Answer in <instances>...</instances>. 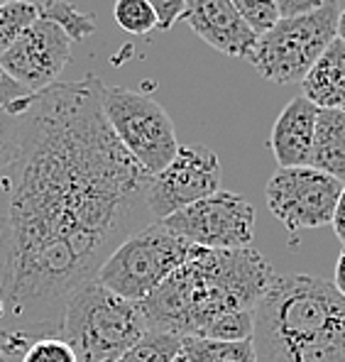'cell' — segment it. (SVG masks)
Masks as SVG:
<instances>
[{"label":"cell","instance_id":"1","mask_svg":"<svg viewBox=\"0 0 345 362\" xmlns=\"http://www.w3.org/2000/svg\"><path fill=\"white\" fill-rule=\"evenodd\" d=\"M105 83L88 74L10 105L0 174V331L59 338L66 303L103 262L152 226V177L113 132Z\"/></svg>","mask_w":345,"mask_h":362},{"label":"cell","instance_id":"2","mask_svg":"<svg viewBox=\"0 0 345 362\" xmlns=\"http://www.w3.org/2000/svg\"><path fill=\"white\" fill-rule=\"evenodd\" d=\"M274 276L272 264L255 247L201 250L137 306L150 331L177 338L247 340L255 306Z\"/></svg>","mask_w":345,"mask_h":362},{"label":"cell","instance_id":"3","mask_svg":"<svg viewBox=\"0 0 345 362\" xmlns=\"http://www.w3.org/2000/svg\"><path fill=\"white\" fill-rule=\"evenodd\" d=\"M147 331L137 303L93 279L69 299L59 338L74 350L76 362H115Z\"/></svg>","mask_w":345,"mask_h":362},{"label":"cell","instance_id":"4","mask_svg":"<svg viewBox=\"0 0 345 362\" xmlns=\"http://www.w3.org/2000/svg\"><path fill=\"white\" fill-rule=\"evenodd\" d=\"M201 250L157 221L127 238L103 262L95 281L127 301L140 303Z\"/></svg>","mask_w":345,"mask_h":362},{"label":"cell","instance_id":"5","mask_svg":"<svg viewBox=\"0 0 345 362\" xmlns=\"http://www.w3.org/2000/svg\"><path fill=\"white\" fill-rule=\"evenodd\" d=\"M338 18H341L338 0H331L316 13L279 18L272 30L257 37V45L247 62L264 81L274 86L304 81L318 57L338 37Z\"/></svg>","mask_w":345,"mask_h":362},{"label":"cell","instance_id":"6","mask_svg":"<svg viewBox=\"0 0 345 362\" xmlns=\"http://www.w3.org/2000/svg\"><path fill=\"white\" fill-rule=\"evenodd\" d=\"M103 110L123 147L150 177L159 174L177 157L182 145L177 142L174 122L150 95L123 86H105Z\"/></svg>","mask_w":345,"mask_h":362},{"label":"cell","instance_id":"7","mask_svg":"<svg viewBox=\"0 0 345 362\" xmlns=\"http://www.w3.org/2000/svg\"><path fill=\"white\" fill-rule=\"evenodd\" d=\"M159 223L174 235L204 250L252 247L255 238L252 204L233 191H216L209 199L196 201Z\"/></svg>","mask_w":345,"mask_h":362},{"label":"cell","instance_id":"8","mask_svg":"<svg viewBox=\"0 0 345 362\" xmlns=\"http://www.w3.org/2000/svg\"><path fill=\"white\" fill-rule=\"evenodd\" d=\"M343 186L314 167H279L267 181L264 196L272 216L294 235L331 226Z\"/></svg>","mask_w":345,"mask_h":362},{"label":"cell","instance_id":"9","mask_svg":"<svg viewBox=\"0 0 345 362\" xmlns=\"http://www.w3.org/2000/svg\"><path fill=\"white\" fill-rule=\"evenodd\" d=\"M221 159L214 150L204 145L179 147L177 157L150 181L147 206L155 223L196 201L214 196L216 191H221Z\"/></svg>","mask_w":345,"mask_h":362},{"label":"cell","instance_id":"10","mask_svg":"<svg viewBox=\"0 0 345 362\" xmlns=\"http://www.w3.org/2000/svg\"><path fill=\"white\" fill-rule=\"evenodd\" d=\"M71 45L74 42L62 28L49 20L37 18L15 40V45L5 54H0V66L30 93H40L54 86L59 74L66 69L71 59Z\"/></svg>","mask_w":345,"mask_h":362},{"label":"cell","instance_id":"11","mask_svg":"<svg viewBox=\"0 0 345 362\" xmlns=\"http://www.w3.org/2000/svg\"><path fill=\"white\" fill-rule=\"evenodd\" d=\"M182 20L221 54L247 59L257 45V35L230 0H184Z\"/></svg>","mask_w":345,"mask_h":362},{"label":"cell","instance_id":"12","mask_svg":"<svg viewBox=\"0 0 345 362\" xmlns=\"http://www.w3.org/2000/svg\"><path fill=\"white\" fill-rule=\"evenodd\" d=\"M318 108L304 95H294L279 118L274 120L269 135V150L282 169L309 167L311 147H314Z\"/></svg>","mask_w":345,"mask_h":362},{"label":"cell","instance_id":"13","mask_svg":"<svg viewBox=\"0 0 345 362\" xmlns=\"http://www.w3.org/2000/svg\"><path fill=\"white\" fill-rule=\"evenodd\" d=\"M304 98L321 110H343L345 113V45L333 40L331 47L318 57L311 71L301 81Z\"/></svg>","mask_w":345,"mask_h":362},{"label":"cell","instance_id":"14","mask_svg":"<svg viewBox=\"0 0 345 362\" xmlns=\"http://www.w3.org/2000/svg\"><path fill=\"white\" fill-rule=\"evenodd\" d=\"M257 362H345V326L289 340V343L255 345Z\"/></svg>","mask_w":345,"mask_h":362},{"label":"cell","instance_id":"15","mask_svg":"<svg viewBox=\"0 0 345 362\" xmlns=\"http://www.w3.org/2000/svg\"><path fill=\"white\" fill-rule=\"evenodd\" d=\"M309 167L345 184V113L318 108Z\"/></svg>","mask_w":345,"mask_h":362},{"label":"cell","instance_id":"16","mask_svg":"<svg viewBox=\"0 0 345 362\" xmlns=\"http://www.w3.org/2000/svg\"><path fill=\"white\" fill-rule=\"evenodd\" d=\"M182 355L189 362H257L252 338L247 340L182 338Z\"/></svg>","mask_w":345,"mask_h":362},{"label":"cell","instance_id":"17","mask_svg":"<svg viewBox=\"0 0 345 362\" xmlns=\"http://www.w3.org/2000/svg\"><path fill=\"white\" fill-rule=\"evenodd\" d=\"M40 18L54 23L69 35L71 42H83L95 32V18L88 13H81L76 5L66 0H47L40 5Z\"/></svg>","mask_w":345,"mask_h":362},{"label":"cell","instance_id":"18","mask_svg":"<svg viewBox=\"0 0 345 362\" xmlns=\"http://www.w3.org/2000/svg\"><path fill=\"white\" fill-rule=\"evenodd\" d=\"M182 353V338L169 333L147 331L127 353L120 355L115 362H174Z\"/></svg>","mask_w":345,"mask_h":362},{"label":"cell","instance_id":"19","mask_svg":"<svg viewBox=\"0 0 345 362\" xmlns=\"http://www.w3.org/2000/svg\"><path fill=\"white\" fill-rule=\"evenodd\" d=\"M40 18V5L30 3V0H18L0 8V54L15 45L20 35L30 28L35 20Z\"/></svg>","mask_w":345,"mask_h":362},{"label":"cell","instance_id":"20","mask_svg":"<svg viewBox=\"0 0 345 362\" xmlns=\"http://www.w3.org/2000/svg\"><path fill=\"white\" fill-rule=\"evenodd\" d=\"M113 18L127 35H147L159 28L157 13L147 0H115Z\"/></svg>","mask_w":345,"mask_h":362},{"label":"cell","instance_id":"21","mask_svg":"<svg viewBox=\"0 0 345 362\" xmlns=\"http://www.w3.org/2000/svg\"><path fill=\"white\" fill-rule=\"evenodd\" d=\"M235 5V10L240 13V18L247 23L255 35H264L267 30L274 28V23L279 20V10L274 0H230Z\"/></svg>","mask_w":345,"mask_h":362},{"label":"cell","instance_id":"22","mask_svg":"<svg viewBox=\"0 0 345 362\" xmlns=\"http://www.w3.org/2000/svg\"><path fill=\"white\" fill-rule=\"evenodd\" d=\"M20 362H76V355L62 338H40L30 345Z\"/></svg>","mask_w":345,"mask_h":362},{"label":"cell","instance_id":"23","mask_svg":"<svg viewBox=\"0 0 345 362\" xmlns=\"http://www.w3.org/2000/svg\"><path fill=\"white\" fill-rule=\"evenodd\" d=\"M157 13L159 30H172L184 15V0H147Z\"/></svg>","mask_w":345,"mask_h":362},{"label":"cell","instance_id":"24","mask_svg":"<svg viewBox=\"0 0 345 362\" xmlns=\"http://www.w3.org/2000/svg\"><path fill=\"white\" fill-rule=\"evenodd\" d=\"M28 95H30V90L20 86L18 81H13V78L8 76V71L0 66V110H8L10 105L28 98Z\"/></svg>","mask_w":345,"mask_h":362},{"label":"cell","instance_id":"25","mask_svg":"<svg viewBox=\"0 0 345 362\" xmlns=\"http://www.w3.org/2000/svg\"><path fill=\"white\" fill-rule=\"evenodd\" d=\"M279 10V18H296V15H309L321 10L331 0H274Z\"/></svg>","mask_w":345,"mask_h":362},{"label":"cell","instance_id":"26","mask_svg":"<svg viewBox=\"0 0 345 362\" xmlns=\"http://www.w3.org/2000/svg\"><path fill=\"white\" fill-rule=\"evenodd\" d=\"M10 142H13V118L5 110H0V174H3L5 159H8Z\"/></svg>","mask_w":345,"mask_h":362},{"label":"cell","instance_id":"27","mask_svg":"<svg viewBox=\"0 0 345 362\" xmlns=\"http://www.w3.org/2000/svg\"><path fill=\"white\" fill-rule=\"evenodd\" d=\"M331 226H333V233H336V238L343 243V247H345V186H343L341 199H338V206H336V213H333Z\"/></svg>","mask_w":345,"mask_h":362},{"label":"cell","instance_id":"28","mask_svg":"<svg viewBox=\"0 0 345 362\" xmlns=\"http://www.w3.org/2000/svg\"><path fill=\"white\" fill-rule=\"evenodd\" d=\"M333 286H336V289L345 296V247H343L341 257H338V262H336V279H333Z\"/></svg>","mask_w":345,"mask_h":362},{"label":"cell","instance_id":"29","mask_svg":"<svg viewBox=\"0 0 345 362\" xmlns=\"http://www.w3.org/2000/svg\"><path fill=\"white\" fill-rule=\"evenodd\" d=\"M338 40L345 45V8L341 10V18H338Z\"/></svg>","mask_w":345,"mask_h":362},{"label":"cell","instance_id":"30","mask_svg":"<svg viewBox=\"0 0 345 362\" xmlns=\"http://www.w3.org/2000/svg\"><path fill=\"white\" fill-rule=\"evenodd\" d=\"M5 321V303H3V284H0V326Z\"/></svg>","mask_w":345,"mask_h":362},{"label":"cell","instance_id":"31","mask_svg":"<svg viewBox=\"0 0 345 362\" xmlns=\"http://www.w3.org/2000/svg\"><path fill=\"white\" fill-rule=\"evenodd\" d=\"M174 362H189V360H187V358H184V355H182V353H179V355H177V358H174Z\"/></svg>","mask_w":345,"mask_h":362},{"label":"cell","instance_id":"32","mask_svg":"<svg viewBox=\"0 0 345 362\" xmlns=\"http://www.w3.org/2000/svg\"><path fill=\"white\" fill-rule=\"evenodd\" d=\"M10 3H18V0H0V8H3V5H10Z\"/></svg>","mask_w":345,"mask_h":362}]
</instances>
